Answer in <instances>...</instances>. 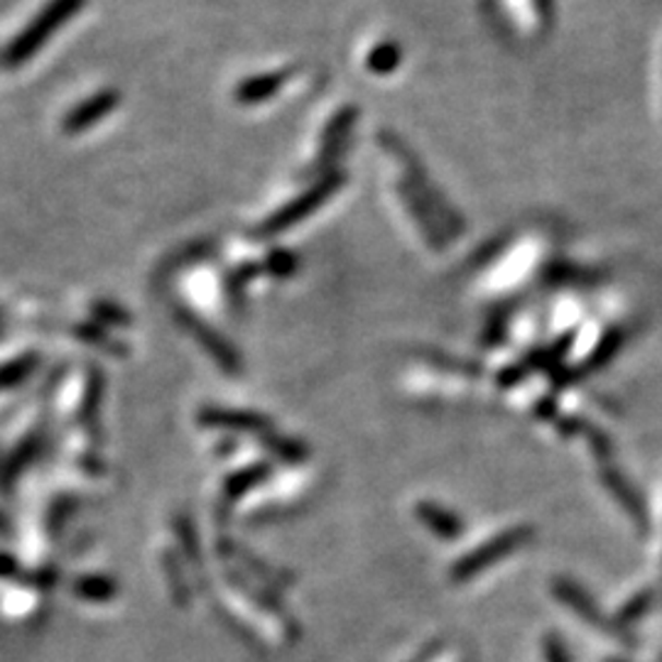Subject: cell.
<instances>
[{
  "label": "cell",
  "mask_w": 662,
  "mask_h": 662,
  "mask_svg": "<svg viewBox=\"0 0 662 662\" xmlns=\"http://www.w3.org/2000/svg\"><path fill=\"white\" fill-rule=\"evenodd\" d=\"M82 5L84 0H52V3H47V8L33 20V23H29L25 33L10 45L5 55L8 67H20L25 59L33 57L69 17L82 10Z\"/></svg>",
  "instance_id": "obj_1"
},
{
  "label": "cell",
  "mask_w": 662,
  "mask_h": 662,
  "mask_svg": "<svg viewBox=\"0 0 662 662\" xmlns=\"http://www.w3.org/2000/svg\"><path fill=\"white\" fill-rule=\"evenodd\" d=\"M535 538V530L530 526H516L498 532L496 538L483 542L473 552H469L467 557L459 559L457 565L452 567V579L454 581H469L473 577H479L483 569H489L493 565H498L501 559L510 557L513 552H518L520 547H526L528 542Z\"/></svg>",
  "instance_id": "obj_2"
},
{
  "label": "cell",
  "mask_w": 662,
  "mask_h": 662,
  "mask_svg": "<svg viewBox=\"0 0 662 662\" xmlns=\"http://www.w3.org/2000/svg\"><path fill=\"white\" fill-rule=\"evenodd\" d=\"M552 591H555V597L562 601V604H567L581 621H587L589 626L604 630L606 636L616 638L618 643H624L628 648L638 646L636 636L630 634L626 626H621L616 618H606L604 611H601L594 601V597H591L585 587H579L575 579H567V577L555 579L552 581Z\"/></svg>",
  "instance_id": "obj_3"
},
{
  "label": "cell",
  "mask_w": 662,
  "mask_h": 662,
  "mask_svg": "<svg viewBox=\"0 0 662 662\" xmlns=\"http://www.w3.org/2000/svg\"><path fill=\"white\" fill-rule=\"evenodd\" d=\"M341 174H327L322 182H317L308 190L304 194H300L298 200L290 202L288 206H282V209L275 212L268 221H265L258 231V236H275L292 229V226H298L300 221L308 219L314 212L320 209V206L329 200V196L339 190L341 186Z\"/></svg>",
  "instance_id": "obj_4"
},
{
  "label": "cell",
  "mask_w": 662,
  "mask_h": 662,
  "mask_svg": "<svg viewBox=\"0 0 662 662\" xmlns=\"http://www.w3.org/2000/svg\"><path fill=\"white\" fill-rule=\"evenodd\" d=\"M599 479L609 489L611 496L616 498L618 506L626 510L630 522H634L638 530H648L646 501L640 498V493L636 491L634 483H630L616 467H611V464H604V467L599 469Z\"/></svg>",
  "instance_id": "obj_5"
},
{
  "label": "cell",
  "mask_w": 662,
  "mask_h": 662,
  "mask_svg": "<svg viewBox=\"0 0 662 662\" xmlns=\"http://www.w3.org/2000/svg\"><path fill=\"white\" fill-rule=\"evenodd\" d=\"M118 106V94L116 92H104L96 94L92 98H86L82 106H76L74 111H69L64 118V131L67 133H82L86 128H92L94 123L101 121L104 116H108Z\"/></svg>",
  "instance_id": "obj_6"
},
{
  "label": "cell",
  "mask_w": 662,
  "mask_h": 662,
  "mask_svg": "<svg viewBox=\"0 0 662 662\" xmlns=\"http://www.w3.org/2000/svg\"><path fill=\"white\" fill-rule=\"evenodd\" d=\"M418 516L442 540H457L464 530V522L452 510L434 506V503H420Z\"/></svg>",
  "instance_id": "obj_7"
},
{
  "label": "cell",
  "mask_w": 662,
  "mask_h": 662,
  "mask_svg": "<svg viewBox=\"0 0 662 662\" xmlns=\"http://www.w3.org/2000/svg\"><path fill=\"white\" fill-rule=\"evenodd\" d=\"M285 84V74H261L253 79H245V82L236 88V98L243 106H255L268 101L270 96L280 92V86Z\"/></svg>",
  "instance_id": "obj_8"
},
{
  "label": "cell",
  "mask_w": 662,
  "mask_h": 662,
  "mask_svg": "<svg viewBox=\"0 0 662 662\" xmlns=\"http://www.w3.org/2000/svg\"><path fill=\"white\" fill-rule=\"evenodd\" d=\"M353 118H356V108H344V111L334 118V123L329 128V135H327V143H324V151L317 157V170H327L332 157L339 153L341 143L346 141V133L351 131Z\"/></svg>",
  "instance_id": "obj_9"
},
{
  "label": "cell",
  "mask_w": 662,
  "mask_h": 662,
  "mask_svg": "<svg viewBox=\"0 0 662 662\" xmlns=\"http://www.w3.org/2000/svg\"><path fill=\"white\" fill-rule=\"evenodd\" d=\"M655 604V589H640L636 591L634 597H630L624 606L618 609V624L630 628L634 624H638L640 618L648 616V611L653 609Z\"/></svg>",
  "instance_id": "obj_10"
},
{
  "label": "cell",
  "mask_w": 662,
  "mask_h": 662,
  "mask_svg": "<svg viewBox=\"0 0 662 662\" xmlns=\"http://www.w3.org/2000/svg\"><path fill=\"white\" fill-rule=\"evenodd\" d=\"M400 64V49L393 43H383L371 52L369 69L375 74H390Z\"/></svg>",
  "instance_id": "obj_11"
},
{
  "label": "cell",
  "mask_w": 662,
  "mask_h": 662,
  "mask_svg": "<svg viewBox=\"0 0 662 662\" xmlns=\"http://www.w3.org/2000/svg\"><path fill=\"white\" fill-rule=\"evenodd\" d=\"M624 339H626V336L621 332H611L606 339L599 344V349L591 353V359L587 363V371H597V369H601V365H606L618 353L621 346H624Z\"/></svg>",
  "instance_id": "obj_12"
},
{
  "label": "cell",
  "mask_w": 662,
  "mask_h": 662,
  "mask_svg": "<svg viewBox=\"0 0 662 662\" xmlns=\"http://www.w3.org/2000/svg\"><path fill=\"white\" fill-rule=\"evenodd\" d=\"M587 437V442H589V449H591V454H594V457L599 459V461H606L609 464V459H611V452H614V444H611V440H609V434L606 432H601V430H597L594 424H585V432H581Z\"/></svg>",
  "instance_id": "obj_13"
},
{
  "label": "cell",
  "mask_w": 662,
  "mask_h": 662,
  "mask_svg": "<svg viewBox=\"0 0 662 662\" xmlns=\"http://www.w3.org/2000/svg\"><path fill=\"white\" fill-rule=\"evenodd\" d=\"M268 268L273 275H280V278H285V275L294 273V268H298V255L294 253H288V251H275L270 253L268 258Z\"/></svg>",
  "instance_id": "obj_14"
},
{
  "label": "cell",
  "mask_w": 662,
  "mask_h": 662,
  "mask_svg": "<svg viewBox=\"0 0 662 662\" xmlns=\"http://www.w3.org/2000/svg\"><path fill=\"white\" fill-rule=\"evenodd\" d=\"M542 650H545V662H571L565 640L555 634H550L542 640Z\"/></svg>",
  "instance_id": "obj_15"
},
{
  "label": "cell",
  "mask_w": 662,
  "mask_h": 662,
  "mask_svg": "<svg viewBox=\"0 0 662 662\" xmlns=\"http://www.w3.org/2000/svg\"><path fill=\"white\" fill-rule=\"evenodd\" d=\"M29 365H33V363L23 361V363H10V365H5V369H0V385L20 381L29 371Z\"/></svg>",
  "instance_id": "obj_16"
},
{
  "label": "cell",
  "mask_w": 662,
  "mask_h": 662,
  "mask_svg": "<svg viewBox=\"0 0 662 662\" xmlns=\"http://www.w3.org/2000/svg\"><path fill=\"white\" fill-rule=\"evenodd\" d=\"M434 653H437V646H430L428 650H422V655H418L412 662H430L434 658Z\"/></svg>",
  "instance_id": "obj_17"
},
{
  "label": "cell",
  "mask_w": 662,
  "mask_h": 662,
  "mask_svg": "<svg viewBox=\"0 0 662 662\" xmlns=\"http://www.w3.org/2000/svg\"><path fill=\"white\" fill-rule=\"evenodd\" d=\"M604 662H634V660H628V658H606Z\"/></svg>",
  "instance_id": "obj_18"
},
{
  "label": "cell",
  "mask_w": 662,
  "mask_h": 662,
  "mask_svg": "<svg viewBox=\"0 0 662 662\" xmlns=\"http://www.w3.org/2000/svg\"><path fill=\"white\" fill-rule=\"evenodd\" d=\"M660 662H662V653H660Z\"/></svg>",
  "instance_id": "obj_19"
}]
</instances>
